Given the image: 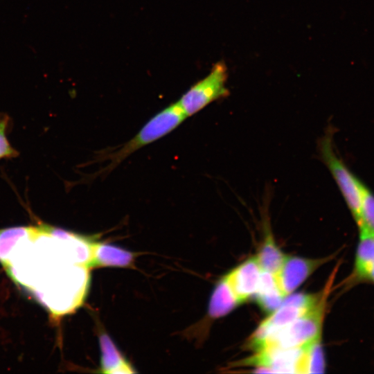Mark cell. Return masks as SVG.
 I'll return each mask as SVG.
<instances>
[{
	"mask_svg": "<svg viewBox=\"0 0 374 374\" xmlns=\"http://www.w3.org/2000/svg\"><path fill=\"white\" fill-rule=\"evenodd\" d=\"M335 268L315 305L304 314L294 320L271 337L260 342L254 350L287 349L299 348L321 337L322 326L327 305V299L332 290L337 271Z\"/></svg>",
	"mask_w": 374,
	"mask_h": 374,
	"instance_id": "cell-1",
	"label": "cell"
},
{
	"mask_svg": "<svg viewBox=\"0 0 374 374\" xmlns=\"http://www.w3.org/2000/svg\"><path fill=\"white\" fill-rule=\"evenodd\" d=\"M186 118L177 102L170 105L148 121L140 131L121 148L103 157L104 160L110 161L103 171L111 172L130 154L168 134Z\"/></svg>",
	"mask_w": 374,
	"mask_h": 374,
	"instance_id": "cell-2",
	"label": "cell"
},
{
	"mask_svg": "<svg viewBox=\"0 0 374 374\" xmlns=\"http://www.w3.org/2000/svg\"><path fill=\"white\" fill-rule=\"evenodd\" d=\"M319 152L323 163L326 165L342 196L357 223L359 209L363 183L348 169L337 155L332 142V131L328 130L319 141Z\"/></svg>",
	"mask_w": 374,
	"mask_h": 374,
	"instance_id": "cell-3",
	"label": "cell"
},
{
	"mask_svg": "<svg viewBox=\"0 0 374 374\" xmlns=\"http://www.w3.org/2000/svg\"><path fill=\"white\" fill-rule=\"evenodd\" d=\"M228 69L223 61L214 64L209 73L193 85L177 101L186 116L201 111L210 103L226 97Z\"/></svg>",
	"mask_w": 374,
	"mask_h": 374,
	"instance_id": "cell-4",
	"label": "cell"
},
{
	"mask_svg": "<svg viewBox=\"0 0 374 374\" xmlns=\"http://www.w3.org/2000/svg\"><path fill=\"white\" fill-rule=\"evenodd\" d=\"M320 293L313 295L296 294L287 296L282 304L258 327L250 339L252 348L271 337L310 310L317 302Z\"/></svg>",
	"mask_w": 374,
	"mask_h": 374,
	"instance_id": "cell-5",
	"label": "cell"
},
{
	"mask_svg": "<svg viewBox=\"0 0 374 374\" xmlns=\"http://www.w3.org/2000/svg\"><path fill=\"white\" fill-rule=\"evenodd\" d=\"M361 283L374 286V233L363 229H359L353 267L340 287L342 291H347Z\"/></svg>",
	"mask_w": 374,
	"mask_h": 374,
	"instance_id": "cell-6",
	"label": "cell"
},
{
	"mask_svg": "<svg viewBox=\"0 0 374 374\" xmlns=\"http://www.w3.org/2000/svg\"><path fill=\"white\" fill-rule=\"evenodd\" d=\"M334 256V254L321 258L286 256L280 269L275 274L285 296L292 294L319 267Z\"/></svg>",
	"mask_w": 374,
	"mask_h": 374,
	"instance_id": "cell-7",
	"label": "cell"
},
{
	"mask_svg": "<svg viewBox=\"0 0 374 374\" xmlns=\"http://www.w3.org/2000/svg\"><path fill=\"white\" fill-rule=\"evenodd\" d=\"M262 272L255 256L244 260L225 276L241 303L255 295Z\"/></svg>",
	"mask_w": 374,
	"mask_h": 374,
	"instance_id": "cell-8",
	"label": "cell"
},
{
	"mask_svg": "<svg viewBox=\"0 0 374 374\" xmlns=\"http://www.w3.org/2000/svg\"><path fill=\"white\" fill-rule=\"evenodd\" d=\"M137 256V253L94 240L89 266V269L103 267H133Z\"/></svg>",
	"mask_w": 374,
	"mask_h": 374,
	"instance_id": "cell-9",
	"label": "cell"
},
{
	"mask_svg": "<svg viewBox=\"0 0 374 374\" xmlns=\"http://www.w3.org/2000/svg\"><path fill=\"white\" fill-rule=\"evenodd\" d=\"M98 338L101 351L98 372L103 373H136L105 332H100Z\"/></svg>",
	"mask_w": 374,
	"mask_h": 374,
	"instance_id": "cell-10",
	"label": "cell"
},
{
	"mask_svg": "<svg viewBox=\"0 0 374 374\" xmlns=\"http://www.w3.org/2000/svg\"><path fill=\"white\" fill-rule=\"evenodd\" d=\"M240 303L224 276L212 293L208 309V317L215 319L224 317Z\"/></svg>",
	"mask_w": 374,
	"mask_h": 374,
	"instance_id": "cell-11",
	"label": "cell"
},
{
	"mask_svg": "<svg viewBox=\"0 0 374 374\" xmlns=\"http://www.w3.org/2000/svg\"><path fill=\"white\" fill-rule=\"evenodd\" d=\"M254 296L261 309L269 314L275 311L286 297L278 285L276 275L265 271L262 272Z\"/></svg>",
	"mask_w": 374,
	"mask_h": 374,
	"instance_id": "cell-12",
	"label": "cell"
},
{
	"mask_svg": "<svg viewBox=\"0 0 374 374\" xmlns=\"http://www.w3.org/2000/svg\"><path fill=\"white\" fill-rule=\"evenodd\" d=\"M286 256L278 247L270 229L265 225L264 240L256 255L262 270L276 274Z\"/></svg>",
	"mask_w": 374,
	"mask_h": 374,
	"instance_id": "cell-13",
	"label": "cell"
},
{
	"mask_svg": "<svg viewBox=\"0 0 374 374\" xmlns=\"http://www.w3.org/2000/svg\"><path fill=\"white\" fill-rule=\"evenodd\" d=\"M326 369L321 337L303 346L300 373H321Z\"/></svg>",
	"mask_w": 374,
	"mask_h": 374,
	"instance_id": "cell-14",
	"label": "cell"
},
{
	"mask_svg": "<svg viewBox=\"0 0 374 374\" xmlns=\"http://www.w3.org/2000/svg\"><path fill=\"white\" fill-rule=\"evenodd\" d=\"M356 224L359 229L374 233V194L364 184L362 190L359 217Z\"/></svg>",
	"mask_w": 374,
	"mask_h": 374,
	"instance_id": "cell-15",
	"label": "cell"
},
{
	"mask_svg": "<svg viewBox=\"0 0 374 374\" xmlns=\"http://www.w3.org/2000/svg\"><path fill=\"white\" fill-rule=\"evenodd\" d=\"M10 118L6 114H0V159L15 158L18 152L9 143L6 133L9 130Z\"/></svg>",
	"mask_w": 374,
	"mask_h": 374,
	"instance_id": "cell-16",
	"label": "cell"
}]
</instances>
